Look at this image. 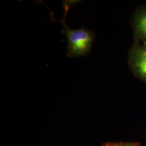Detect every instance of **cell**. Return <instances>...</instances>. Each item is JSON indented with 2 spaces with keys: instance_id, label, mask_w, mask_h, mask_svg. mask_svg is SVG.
Listing matches in <instances>:
<instances>
[{
  "instance_id": "obj_4",
  "label": "cell",
  "mask_w": 146,
  "mask_h": 146,
  "mask_svg": "<svg viewBox=\"0 0 146 146\" xmlns=\"http://www.w3.org/2000/svg\"><path fill=\"white\" fill-rule=\"evenodd\" d=\"M101 146H141V145L137 142H117L105 143Z\"/></svg>"
},
{
  "instance_id": "obj_2",
  "label": "cell",
  "mask_w": 146,
  "mask_h": 146,
  "mask_svg": "<svg viewBox=\"0 0 146 146\" xmlns=\"http://www.w3.org/2000/svg\"><path fill=\"white\" fill-rule=\"evenodd\" d=\"M134 64L137 71L146 78V47L137 49L134 54Z\"/></svg>"
},
{
  "instance_id": "obj_3",
  "label": "cell",
  "mask_w": 146,
  "mask_h": 146,
  "mask_svg": "<svg viewBox=\"0 0 146 146\" xmlns=\"http://www.w3.org/2000/svg\"><path fill=\"white\" fill-rule=\"evenodd\" d=\"M137 29L141 35L146 38V13L141 15L137 22Z\"/></svg>"
},
{
  "instance_id": "obj_1",
  "label": "cell",
  "mask_w": 146,
  "mask_h": 146,
  "mask_svg": "<svg viewBox=\"0 0 146 146\" xmlns=\"http://www.w3.org/2000/svg\"><path fill=\"white\" fill-rule=\"evenodd\" d=\"M81 1H63L62 8L64 10V15L61 20L55 19L53 16V13L50 11L52 17L51 22H59L62 25L61 33L66 36L67 39V56L69 58H78L80 56H86L89 55L95 38L94 33L85 27H82L78 29L74 30L70 29L66 23V16L69 9Z\"/></svg>"
}]
</instances>
